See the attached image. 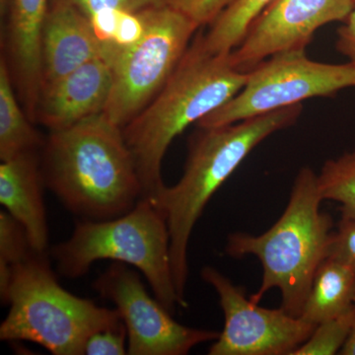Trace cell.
<instances>
[{
  "mask_svg": "<svg viewBox=\"0 0 355 355\" xmlns=\"http://www.w3.org/2000/svg\"><path fill=\"white\" fill-rule=\"evenodd\" d=\"M94 289L116 305L128 333V354L184 355L219 333L189 328L175 321L171 312L151 297L139 273L116 263L96 279Z\"/></svg>",
  "mask_w": 355,
  "mask_h": 355,
  "instance_id": "30bf717a",
  "label": "cell"
},
{
  "mask_svg": "<svg viewBox=\"0 0 355 355\" xmlns=\"http://www.w3.org/2000/svg\"><path fill=\"white\" fill-rule=\"evenodd\" d=\"M355 307L315 327L309 338L291 355H333L340 354L352 330Z\"/></svg>",
  "mask_w": 355,
  "mask_h": 355,
  "instance_id": "44dd1931",
  "label": "cell"
},
{
  "mask_svg": "<svg viewBox=\"0 0 355 355\" xmlns=\"http://www.w3.org/2000/svg\"><path fill=\"white\" fill-rule=\"evenodd\" d=\"M336 48L355 64V7L336 31Z\"/></svg>",
  "mask_w": 355,
  "mask_h": 355,
  "instance_id": "4316f807",
  "label": "cell"
},
{
  "mask_svg": "<svg viewBox=\"0 0 355 355\" xmlns=\"http://www.w3.org/2000/svg\"><path fill=\"white\" fill-rule=\"evenodd\" d=\"M42 175L44 186L85 220L123 216L142 198L123 128L104 113L51 132L44 146Z\"/></svg>",
  "mask_w": 355,
  "mask_h": 355,
  "instance_id": "6da1fadb",
  "label": "cell"
},
{
  "mask_svg": "<svg viewBox=\"0 0 355 355\" xmlns=\"http://www.w3.org/2000/svg\"><path fill=\"white\" fill-rule=\"evenodd\" d=\"M28 114L23 113L16 99L10 71L6 60L0 62V159L1 161L36 151L42 144Z\"/></svg>",
  "mask_w": 355,
  "mask_h": 355,
  "instance_id": "e0dca14e",
  "label": "cell"
},
{
  "mask_svg": "<svg viewBox=\"0 0 355 355\" xmlns=\"http://www.w3.org/2000/svg\"><path fill=\"white\" fill-rule=\"evenodd\" d=\"M146 30V21L144 11L130 12L119 10L116 33L108 58L110 67H112L121 53L139 43Z\"/></svg>",
  "mask_w": 355,
  "mask_h": 355,
  "instance_id": "7402d4cb",
  "label": "cell"
},
{
  "mask_svg": "<svg viewBox=\"0 0 355 355\" xmlns=\"http://www.w3.org/2000/svg\"><path fill=\"white\" fill-rule=\"evenodd\" d=\"M354 7V0H272L231 51V62L248 73L277 53L306 50L317 30L343 22Z\"/></svg>",
  "mask_w": 355,
  "mask_h": 355,
  "instance_id": "8fae6325",
  "label": "cell"
},
{
  "mask_svg": "<svg viewBox=\"0 0 355 355\" xmlns=\"http://www.w3.org/2000/svg\"><path fill=\"white\" fill-rule=\"evenodd\" d=\"M0 324L4 342H30L55 355H83L89 336L123 324L116 309L78 297L58 284L44 254L32 252L14 266Z\"/></svg>",
  "mask_w": 355,
  "mask_h": 355,
  "instance_id": "5b68a950",
  "label": "cell"
},
{
  "mask_svg": "<svg viewBox=\"0 0 355 355\" xmlns=\"http://www.w3.org/2000/svg\"><path fill=\"white\" fill-rule=\"evenodd\" d=\"M327 258L340 261L355 272V219H340L331 233Z\"/></svg>",
  "mask_w": 355,
  "mask_h": 355,
  "instance_id": "603a6c76",
  "label": "cell"
},
{
  "mask_svg": "<svg viewBox=\"0 0 355 355\" xmlns=\"http://www.w3.org/2000/svg\"><path fill=\"white\" fill-rule=\"evenodd\" d=\"M354 305L355 307V294L354 298ZM340 354L355 355V320L354 327H352V330L350 331L349 338H347V343H345L342 350H340Z\"/></svg>",
  "mask_w": 355,
  "mask_h": 355,
  "instance_id": "83f0119b",
  "label": "cell"
},
{
  "mask_svg": "<svg viewBox=\"0 0 355 355\" xmlns=\"http://www.w3.org/2000/svg\"><path fill=\"white\" fill-rule=\"evenodd\" d=\"M113 87V69L102 58L70 72L40 94L36 119L51 132L102 114Z\"/></svg>",
  "mask_w": 355,
  "mask_h": 355,
  "instance_id": "7c38bea8",
  "label": "cell"
},
{
  "mask_svg": "<svg viewBox=\"0 0 355 355\" xmlns=\"http://www.w3.org/2000/svg\"><path fill=\"white\" fill-rule=\"evenodd\" d=\"M87 17L105 9L140 12L147 9L170 6L172 0H67Z\"/></svg>",
  "mask_w": 355,
  "mask_h": 355,
  "instance_id": "484cf974",
  "label": "cell"
},
{
  "mask_svg": "<svg viewBox=\"0 0 355 355\" xmlns=\"http://www.w3.org/2000/svg\"><path fill=\"white\" fill-rule=\"evenodd\" d=\"M272 0H235L202 35L203 48L211 53H229L237 48L253 21Z\"/></svg>",
  "mask_w": 355,
  "mask_h": 355,
  "instance_id": "ac0fdd59",
  "label": "cell"
},
{
  "mask_svg": "<svg viewBox=\"0 0 355 355\" xmlns=\"http://www.w3.org/2000/svg\"><path fill=\"white\" fill-rule=\"evenodd\" d=\"M44 184L35 151L1 161L0 202L24 227L30 246L38 254L46 253L49 244Z\"/></svg>",
  "mask_w": 355,
  "mask_h": 355,
  "instance_id": "5bb4252c",
  "label": "cell"
},
{
  "mask_svg": "<svg viewBox=\"0 0 355 355\" xmlns=\"http://www.w3.org/2000/svg\"><path fill=\"white\" fill-rule=\"evenodd\" d=\"M97 58L102 46L87 16L67 0H51L42 29L41 91Z\"/></svg>",
  "mask_w": 355,
  "mask_h": 355,
  "instance_id": "4fadbf2b",
  "label": "cell"
},
{
  "mask_svg": "<svg viewBox=\"0 0 355 355\" xmlns=\"http://www.w3.org/2000/svg\"><path fill=\"white\" fill-rule=\"evenodd\" d=\"M146 30L112 65L113 87L105 116L123 128L149 104L181 62L200 28L171 6L144 10Z\"/></svg>",
  "mask_w": 355,
  "mask_h": 355,
  "instance_id": "52a82bcc",
  "label": "cell"
},
{
  "mask_svg": "<svg viewBox=\"0 0 355 355\" xmlns=\"http://www.w3.org/2000/svg\"><path fill=\"white\" fill-rule=\"evenodd\" d=\"M323 202L318 175L310 168L299 171L284 214L263 234L233 233L225 252L232 258L257 257L263 268L259 291L251 301L259 304L266 292L279 289L282 308L300 316L322 261L326 260L333 222L320 209Z\"/></svg>",
  "mask_w": 355,
  "mask_h": 355,
  "instance_id": "277c9868",
  "label": "cell"
},
{
  "mask_svg": "<svg viewBox=\"0 0 355 355\" xmlns=\"http://www.w3.org/2000/svg\"><path fill=\"white\" fill-rule=\"evenodd\" d=\"M58 272L83 277L97 261L112 260L144 273L154 297L174 312L186 306L173 279L167 221L150 198H140L128 214L108 220L78 222L67 241L53 250Z\"/></svg>",
  "mask_w": 355,
  "mask_h": 355,
  "instance_id": "8992f818",
  "label": "cell"
},
{
  "mask_svg": "<svg viewBox=\"0 0 355 355\" xmlns=\"http://www.w3.org/2000/svg\"><path fill=\"white\" fill-rule=\"evenodd\" d=\"M230 53H209L198 35L160 92L123 128L137 165L142 198H155L164 188L163 159L173 140L244 87L249 72L235 69Z\"/></svg>",
  "mask_w": 355,
  "mask_h": 355,
  "instance_id": "7a4b0ae2",
  "label": "cell"
},
{
  "mask_svg": "<svg viewBox=\"0 0 355 355\" xmlns=\"http://www.w3.org/2000/svg\"><path fill=\"white\" fill-rule=\"evenodd\" d=\"M354 1H355V0H354Z\"/></svg>",
  "mask_w": 355,
  "mask_h": 355,
  "instance_id": "f546056e",
  "label": "cell"
},
{
  "mask_svg": "<svg viewBox=\"0 0 355 355\" xmlns=\"http://www.w3.org/2000/svg\"><path fill=\"white\" fill-rule=\"evenodd\" d=\"M235 0H172L170 6L190 18L198 28L211 25Z\"/></svg>",
  "mask_w": 355,
  "mask_h": 355,
  "instance_id": "d4e9b609",
  "label": "cell"
},
{
  "mask_svg": "<svg viewBox=\"0 0 355 355\" xmlns=\"http://www.w3.org/2000/svg\"><path fill=\"white\" fill-rule=\"evenodd\" d=\"M302 110V104L293 105L230 125L202 128L191 142L183 176L150 198L167 221L173 279L183 300L189 242L205 205L254 147L272 133L293 125Z\"/></svg>",
  "mask_w": 355,
  "mask_h": 355,
  "instance_id": "3957f363",
  "label": "cell"
},
{
  "mask_svg": "<svg viewBox=\"0 0 355 355\" xmlns=\"http://www.w3.org/2000/svg\"><path fill=\"white\" fill-rule=\"evenodd\" d=\"M355 272L340 261L327 258L318 268L301 319L318 324L343 314L354 306Z\"/></svg>",
  "mask_w": 355,
  "mask_h": 355,
  "instance_id": "2e32d148",
  "label": "cell"
},
{
  "mask_svg": "<svg viewBox=\"0 0 355 355\" xmlns=\"http://www.w3.org/2000/svg\"><path fill=\"white\" fill-rule=\"evenodd\" d=\"M11 0H0V6L2 7V8H6V7H8L9 4H10Z\"/></svg>",
  "mask_w": 355,
  "mask_h": 355,
  "instance_id": "f1b7e54d",
  "label": "cell"
},
{
  "mask_svg": "<svg viewBox=\"0 0 355 355\" xmlns=\"http://www.w3.org/2000/svg\"><path fill=\"white\" fill-rule=\"evenodd\" d=\"M33 251L24 227L6 210L0 211V297H6L14 266Z\"/></svg>",
  "mask_w": 355,
  "mask_h": 355,
  "instance_id": "ffe728a7",
  "label": "cell"
},
{
  "mask_svg": "<svg viewBox=\"0 0 355 355\" xmlns=\"http://www.w3.org/2000/svg\"><path fill=\"white\" fill-rule=\"evenodd\" d=\"M200 275L216 291L224 314L223 330L209 347L210 355H291L317 326L282 308L260 307L216 268L205 266Z\"/></svg>",
  "mask_w": 355,
  "mask_h": 355,
  "instance_id": "9c48e42d",
  "label": "cell"
},
{
  "mask_svg": "<svg viewBox=\"0 0 355 355\" xmlns=\"http://www.w3.org/2000/svg\"><path fill=\"white\" fill-rule=\"evenodd\" d=\"M51 0H11L9 51L14 76L30 120L36 119L42 85V29Z\"/></svg>",
  "mask_w": 355,
  "mask_h": 355,
  "instance_id": "9a60e30c",
  "label": "cell"
},
{
  "mask_svg": "<svg viewBox=\"0 0 355 355\" xmlns=\"http://www.w3.org/2000/svg\"><path fill=\"white\" fill-rule=\"evenodd\" d=\"M355 87V64L315 62L305 50L277 53L249 72L242 90L230 101L198 121L200 128L220 127L304 100L331 97Z\"/></svg>",
  "mask_w": 355,
  "mask_h": 355,
  "instance_id": "ba28073f",
  "label": "cell"
},
{
  "mask_svg": "<svg viewBox=\"0 0 355 355\" xmlns=\"http://www.w3.org/2000/svg\"><path fill=\"white\" fill-rule=\"evenodd\" d=\"M84 354H128V333L125 324L116 328L96 331L89 336L84 347Z\"/></svg>",
  "mask_w": 355,
  "mask_h": 355,
  "instance_id": "cb8c5ba5",
  "label": "cell"
},
{
  "mask_svg": "<svg viewBox=\"0 0 355 355\" xmlns=\"http://www.w3.org/2000/svg\"><path fill=\"white\" fill-rule=\"evenodd\" d=\"M318 188L323 200L340 203L343 218L355 219V151L327 161L318 175Z\"/></svg>",
  "mask_w": 355,
  "mask_h": 355,
  "instance_id": "d6986e66",
  "label": "cell"
}]
</instances>
